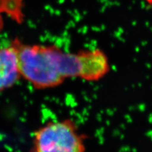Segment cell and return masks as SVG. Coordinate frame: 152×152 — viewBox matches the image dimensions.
Masks as SVG:
<instances>
[{
    "label": "cell",
    "mask_w": 152,
    "mask_h": 152,
    "mask_svg": "<svg viewBox=\"0 0 152 152\" xmlns=\"http://www.w3.org/2000/svg\"><path fill=\"white\" fill-rule=\"evenodd\" d=\"M20 76L37 90L58 87L70 78L81 77L80 52L56 45H28L15 39Z\"/></svg>",
    "instance_id": "1"
},
{
    "label": "cell",
    "mask_w": 152,
    "mask_h": 152,
    "mask_svg": "<svg viewBox=\"0 0 152 152\" xmlns=\"http://www.w3.org/2000/svg\"><path fill=\"white\" fill-rule=\"evenodd\" d=\"M31 152H87L85 135L71 118L50 121L33 132Z\"/></svg>",
    "instance_id": "2"
},
{
    "label": "cell",
    "mask_w": 152,
    "mask_h": 152,
    "mask_svg": "<svg viewBox=\"0 0 152 152\" xmlns=\"http://www.w3.org/2000/svg\"><path fill=\"white\" fill-rule=\"evenodd\" d=\"M81 58L80 79L87 82H97L109 73L110 63L105 53L98 49L79 51Z\"/></svg>",
    "instance_id": "3"
},
{
    "label": "cell",
    "mask_w": 152,
    "mask_h": 152,
    "mask_svg": "<svg viewBox=\"0 0 152 152\" xmlns=\"http://www.w3.org/2000/svg\"><path fill=\"white\" fill-rule=\"evenodd\" d=\"M16 42L0 47V92L8 90L20 80Z\"/></svg>",
    "instance_id": "4"
},
{
    "label": "cell",
    "mask_w": 152,
    "mask_h": 152,
    "mask_svg": "<svg viewBox=\"0 0 152 152\" xmlns=\"http://www.w3.org/2000/svg\"><path fill=\"white\" fill-rule=\"evenodd\" d=\"M23 0H0V34L4 27V16L7 15L18 22L22 21Z\"/></svg>",
    "instance_id": "5"
},
{
    "label": "cell",
    "mask_w": 152,
    "mask_h": 152,
    "mask_svg": "<svg viewBox=\"0 0 152 152\" xmlns=\"http://www.w3.org/2000/svg\"><path fill=\"white\" fill-rule=\"evenodd\" d=\"M144 1H145L146 3L148 5L151 6V7H152V0H144Z\"/></svg>",
    "instance_id": "6"
}]
</instances>
